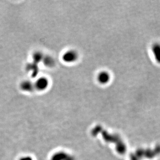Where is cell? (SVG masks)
Here are the masks:
<instances>
[{
	"label": "cell",
	"instance_id": "cell-1",
	"mask_svg": "<svg viewBox=\"0 0 160 160\" xmlns=\"http://www.w3.org/2000/svg\"><path fill=\"white\" fill-rule=\"evenodd\" d=\"M78 58V54L77 52L74 50H68L64 53L62 56V59L67 63H72L75 62Z\"/></svg>",
	"mask_w": 160,
	"mask_h": 160
},
{
	"label": "cell",
	"instance_id": "cell-2",
	"mask_svg": "<svg viewBox=\"0 0 160 160\" xmlns=\"http://www.w3.org/2000/svg\"><path fill=\"white\" fill-rule=\"evenodd\" d=\"M111 76L107 71H102L97 76V80L102 85H106L110 82Z\"/></svg>",
	"mask_w": 160,
	"mask_h": 160
},
{
	"label": "cell",
	"instance_id": "cell-3",
	"mask_svg": "<svg viewBox=\"0 0 160 160\" xmlns=\"http://www.w3.org/2000/svg\"><path fill=\"white\" fill-rule=\"evenodd\" d=\"M48 80L45 77H41L36 80L34 87L39 90H45L48 86Z\"/></svg>",
	"mask_w": 160,
	"mask_h": 160
},
{
	"label": "cell",
	"instance_id": "cell-4",
	"mask_svg": "<svg viewBox=\"0 0 160 160\" xmlns=\"http://www.w3.org/2000/svg\"><path fill=\"white\" fill-rule=\"evenodd\" d=\"M49 160H72V158L63 151H58L52 154Z\"/></svg>",
	"mask_w": 160,
	"mask_h": 160
},
{
	"label": "cell",
	"instance_id": "cell-5",
	"mask_svg": "<svg viewBox=\"0 0 160 160\" xmlns=\"http://www.w3.org/2000/svg\"><path fill=\"white\" fill-rule=\"evenodd\" d=\"M152 52L154 56V59L158 63L160 64V44L156 42L152 46Z\"/></svg>",
	"mask_w": 160,
	"mask_h": 160
},
{
	"label": "cell",
	"instance_id": "cell-6",
	"mask_svg": "<svg viewBox=\"0 0 160 160\" xmlns=\"http://www.w3.org/2000/svg\"><path fill=\"white\" fill-rule=\"evenodd\" d=\"M21 88L22 90L27 92L32 91L34 88V84L30 81H24L21 84Z\"/></svg>",
	"mask_w": 160,
	"mask_h": 160
},
{
	"label": "cell",
	"instance_id": "cell-7",
	"mask_svg": "<svg viewBox=\"0 0 160 160\" xmlns=\"http://www.w3.org/2000/svg\"><path fill=\"white\" fill-rule=\"evenodd\" d=\"M27 69L29 71H30L32 73V75L33 77H35L37 75L38 72V64L35 62H33L31 63H30L28 65Z\"/></svg>",
	"mask_w": 160,
	"mask_h": 160
},
{
	"label": "cell",
	"instance_id": "cell-8",
	"mask_svg": "<svg viewBox=\"0 0 160 160\" xmlns=\"http://www.w3.org/2000/svg\"><path fill=\"white\" fill-rule=\"evenodd\" d=\"M42 61L44 62V64L48 67H53L55 62L54 59L50 56H44Z\"/></svg>",
	"mask_w": 160,
	"mask_h": 160
},
{
	"label": "cell",
	"instance_id": "cell-9",
	"mask_svg": "<svg viewBox=\"0 0 160 160\" xmlns=\"http://www.w3.org/2000/svg\"><path fill=\"white\" fill-rule=\"evenodd\" d=\"M44 56L41 52H36L35 53H34L33 56V62L38 64L41 61H42V60L44 59Z\"/></svg>",
	"mask_w": 160,
	"mask_h": 160
},
{
	"label": "cell",
	"instance_id": "cell-10",
	"mask_svg": "<svg viewBox=\"0 0 160 160\" xmlns=\"http://www.w3.org/2000/svg\"><path fill=\"white\" fill-rule=\"evenodd\" d=\"M18 160H33V159L31 156H26L21 157Z\"/></svg>",
	"mask_w": 160,
	"mask_h": 160
}]
</instances>
